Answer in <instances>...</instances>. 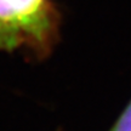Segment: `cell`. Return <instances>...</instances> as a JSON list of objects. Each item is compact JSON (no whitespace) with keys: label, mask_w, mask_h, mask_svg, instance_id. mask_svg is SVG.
Listing matches in <instances>:
<instances>
[{"label":"cell","mask_w":131,"mask_h":131,"mask_svg":"<svg viewBox=\"0 0 131 131\" xmlns=\"http://www.w3.org/2000/svg\"><path fill=\"white\" fill-rule=\"evenodd\" d=\"M60 23L55 0H0V50L26 47L45 57L58 39Z\"/></svg>","instance_id":"cell-1"},{"label":"cell","mask_w":131,"mask_h":131,"mask_svg":"<svg viewBox=\"0 0 131 131\" xmlns=\"http://www.w3.org/2000/svg\"><path fill=\"white\" fill-rule=\"evenodd\" d=\"M109 131H131V100L117 118Z\"/></svg>","instance_id":"cell-2"}]
</instances>
